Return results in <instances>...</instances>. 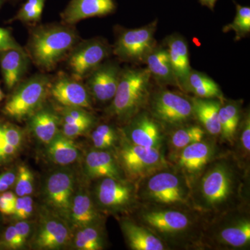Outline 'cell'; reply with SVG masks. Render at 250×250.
<instances>
[{"mask_svg": "<svg viewBox=\"0 0 250 250\" xmlns=\"http://www.w3.org/2000/svg\"><path fill=\"white\" fill-rule=\"evenodd\" d=\"M230 150L237 160L250 169V108L243 111L232 147Z\"/></svg>", "mask_w": 250, "mask_h": 250, "instance_id": "33", "label": "cell"}, {"mask_svg": "<svg viewBox=\"0 0 250 250\" xmlns=\"http://www.w3.org/2000/svg\"><path fill=\"white\" fill-rule=\"evenodd\" d=\"M122 136L130 143L166 153V132L147 109H143L120 126Z\"/></svg>", "mask_w": 250, "mask_h": 250, "instance_id": "13", "label": "cell"}, {"mask_svg": "<svg viewBox=\"0 0 250 250\" xmlns=\"http://www.w3.org/2000/svg\"><path fill=\"white\" fill-rule=\"evenodd\" d=\"M136 186L141 205L193 208L188 181L171 164L141 179Z\"/></svg>", "mask_w": 250, "mask_h": 250, "instance_id": "4", "label": "cell"}, {"mask_svg": "<svg viewBox=\"0 0 250 250\" xmlns=\"http://www.w3.org/2000/svg\"><path fill=\"white\" fill-rule=\"evenodd\" d=\"M227 148L220 143V140L208 136L167 158V160L180 171L190 184Z\"/></svg>", "mask_w": 250, "mask_h": 250, "instance_id": "11", "label": "cell"}, {"mask_svg": "<svg viewBox=\"0 0 250 250\" xmlns=\"http://www.w3.org/2000/svg\"><path fill=\"white\" fill-rule=\"evenodd\" d=\"M169 250H200L207 217L193 208L139 205L131 213Z\"/></svg>", "mask_w": 250, "mask_h": 250, "instance_id": "2", "label": "cell"}, {"mask_svg": "<svg viewBox=\"0 0 250 250\" xmlns=\"http://www.w3.org/2000/svg\"><path fill=\"white\" fill-rule=\"evenodd\" d=\"M34 174L27 166H18L16 174V191L18 197L31 195L34 191Z\"/></svg>", "mask_w": 250, "mask_h": 250, "instance_id": "38", "label": "cell"}, {"mask_svg": "<svg viewBox=\"0 0 250 250\" xmlns=\"http://www.w3.org/2000/svg\"><path fill=\"white\" fill-rule=\"evenodd\" d=\"M29 65L24 49H10L0 52V67L6 88H14L21 82Z\"/></svg>", "mask_w": 250, "mask_h": 250, "instance_id": "23", "label": "cell"}, {"mask_svg": "<svg viewBox=\"0 0 250 250\" xmlns=\"http://www.w3.org/2000/svg\"><path fill=\"white\" fill-rule=\"evenodd\" d=\"M46 155L54 164L66 166L76 162L80 151L73 139L64 136L61 131L47 145Z\"/></svg>", "mask_w": 250, "mask_h": 250, "instance_id": "32", "label": "cell"}, {"mask_svg": "<svg viewBox=\"0 0 250 250\" xmlns=\"http://www.w3.org/2000/svg\"><path fill=\"white\" fill-rule=\"evenodd\" d=\"M77 42L75 30L62 25L36 28L31 34L29 49L31 58L39 65L50 70L73 49Z\"/></svg>", "mask_w": 250, "mask_h": 250, "instance_id": "6", "label": "cell"}, {"mask_svg": "<svg viewBox=\"0 0 250 250\" xmlns=\"http://www.w3.org/2000/svg\"><path fill=\"white\" fill-rule=\"evenodd\" d=\"M121 69L113 62L102 63L88 76L86 88L90 97L100 103H111L116 94Z\"/></svg>", "mask_w": 250, "mask_h": 250, "instance_id": "17", "label": "cell"}, {"mask_svg": "<svg viewBox=\"0 0 250 250\" xmlns=\"http://www.w3.org/2000/svg\"><path fill=\"white\" fill-rule=\"evenodd\" d=\"M116 9L115 0H71L62 18L67 24H73L87 18L107 16Z\"/></svg>", "mask_w": 250, "mask_h": 250, "instance_id": "22", "label": "cell"}, {"mask_svg": "<svg viewBox=\"0 0 250 250\" xmlns=\"http://www.w3.org/2000/svg\"><path fill=\"white\" fill-rule=\"evenodd\" d=\"M144 62L147 64L151 77L161 86L171 85L179 88L166 47L155 46L147 54Z\"/></svg>", "mask_w": 250, "mask_h": 250, "instance_id": "29", "label": "cell"}, {"mask_svg": "<svg viewBox=\"0 0 250 250\" xmlns=\"http://www.w3.org/2000/svg\"><path fill=\"white\" fill-rule=\"evenodd\" d=\"M3 131L5 145L3 148L4 160L10 159L17 153L22 142V131L18 126L11 124H4Z\"/></svg>", "mask_w": 250, "mask_h": 250, "instance_id": "36", "label": "cell"}, {"mask_svg": "<svg viewBox=\"0 0 250 250\" xmlns=\"http://www.w3.org/2000/svg\"><path fill=\"white\" fill-rule=\"evenodd\" d=\"M250 206L207 217L200 250H249Z\"/></svg>", "mask_w": 250, "mask_h": 250, "instance_id": "3", "label": "cell"}, {"mask_svg": "<svg viewBox=\"0 0 250 250\" xmlns=\"http://www.w3.org/2000/svg\"><path fill=\"white\" fill-rule=\"evenodd\" d=\"M61 123L79 122H96V118L83 108L64 106L62 111Z\"/></svg>", "mask_w": 250, "mask_h": 250, "instance_id": "39", "label": "cell"}, {"mask_svg": "<svg viewBox=\"0 0 250 250\" xmlns=\"http://www.w3.org/2000/svg\"><path fill=\"white\" fill-rule=\"evenodd\" d=\"M150 72L146 68L121 70L116 94L105 113L121 126L147 108L152 92Z\"/></svg>", "mask_w": 250, "mask_h": 250, "instance_id": "5", "label": "cell"}, {"mask_svg": "<svg viewBox=\"0 0 250 250\" xmlns=\"http://www.w3.org/2000/svg\"><path fill=\"white\" fill-rule=\"evenodd\" d=\"M121 139L119 127L108 123L98 125L90 134L93 148L100 150L114 151Z\"/></svg>", "mask_w": 250, "mask_h": 250, "instance_id": "34", "label": "cell"}, {"mask_svg": "<svg viewBox=\"0 0 250 250\" xmlns=\"http://www.w3.org/2000/svg\"><path fill=\"white\" fill-rule=\"evenodd\" d=\"M117 219L129 249L169 250L164 242L131 215H121Z\"/></svg>", "mask_w": 250, "mask_h": 250, "instance_id": "19", "label": "cell"}, {"mask_svg": "<svg viewBox=\"0 0 250 250\" xmlns=\"http://www.w3.org/2000/svg\"><path fill=\"white\" fill-rule=\"evenodd\" d=\"M208 135L197 122L179 126L166 134V159L190 146L192 143L205 139Z\"/></svg>", "mask_w": 250, "mask_h": 250, "instance_id": "27", "label": "cell"}, {"mask_svg": "<svg viewBox=\"0 0 250 250\" xmlns=\"http://www.w3.org/2000/svg\"><path fill=\"white\" fill-rule=\"evenodd\" d=\"M61 117L50 108H39L29 118V126L36 139L47 146L59 132Z\"/></svg>", "mask_w": 250, "mask_h": 250, "instance_id": "26", "label": "cell"}, {"mask_svg": "<svg viewBox=\"0 0 250 250\" xmlns=\"http://www.w3.org/2000/svg\"><path fill=\"white\" fill-rule=\"evenodd\" d=\"M16 174L14 171H8L0 174V192L6 191L16 183Z\"/></svg>", "mask_w": 250, "mask_h": 250, "instance_id": "45", "label": "cell"}, {"mask_svg": "<svg viewBox=\"0 0 250 250\" xmlns=\"http://www.w3.org/2000/svg\"><path fill=\"white\" fill-rule=\"evenodd\" d=\"M10 49H22L9 29L0 27V52Z\"/></svg>", "mask_w": 250, "mask_h": 250, "instance_id": "43", "label": "cell"}, {"mask_svg": "<svg viewBox=\"0 0 250 250\" xmlns=\"http://www.w3.org/2000/svg\"><path fill=\"white\" fill-rule=\"evenodd\" d=\"M75 174L69 169L54 170L43 186L44 200L47 208L68 223L70 206L75 194Z\"/></svg>", "mask_w": 250, "mask_h": 250, "instance_id": "14", "label": "cell"}, {"mask_svg": "<svg viewBox=\"0 0 250 250\" xmlns=\"http://www.w3.org/2000/svg\"><path fill=\"white\" fill-rule=\"evenodd\" d=\"M34 201L30 195L17 197L13 215L16 220H27L32 215Z\"/></svg>", "mask_w": 250, "mask_h": 250, "instance_id": "41", "label": "cell"}, {"mask_svg": "<svg viewBox=\"0 0 250 250\" xmlns=\"http://www.w3.org/2000/svg\"><path fill=\"white\" fill-rule=\"evenodd\" d=\"M49 80L44 75H36L24 81L8 99L2 111L17 121L27 119L43 106L49 93Z\"/></svg>", "mask_w": 250, "mask_h": 250, "instance_id": "10", "label": "cell"}, {"mask_svg": "<svg viewBox=\"0 0 250 250\" xmlns=\"http://www.w3.org/2000/svg\"><path fill=\"white\" fill-rule=\"evenodd\" d=\"M114 152L125 178L136 184L145 177L170 165L165 152L133 144L125 139L121 133Z\"/></svg>", "mask_w": 250, "mask_h": 250, "instance_id": "9", "label": "cell"}, {"mask_svg": "<svg viewBox=\"0 0 250 250\" xmlns=\"http://www.w3.org/2000/svg\"><path fill=\"white\" fill-rule=\"evenodd\" d=\"M14 226L21 241L22 242L23 244L25 245L32 230L31 223L26 220H18L17 223L15 224Z\"/></svg>", "mask_w": 250, "mask_h": 250, "instance_id": "44", "label": "cell"}, {"mask_svg": "<svg viewBox=\"0 0 250 250\" xmlns=\"http://www.w3.org/2000/svg\"><path fill=\"white\" fill-rule=\"evenodd\" d=\"M146 109L163 126L166 134L196 122L191 98L164 86L152 90Z\"/></svg>", "mask_w": 250, "mask_h": 250, "instance_id": "8", "label": "cell"}, {"mask_svg": "<svg viewBox=\"0 0 250 250\" xmlns=\"http://www.w3.org/2000/svg\"><path fill=\"white\" fill-rule=\"evenodd\" d=\"M4 98V94L3 93L2 90H1V87H0V102Z\"/></svg>", "mask_w": 250, "mask_h": 250, "instance_id": "49", "label": "cell"}, {"mask_svg": "<svg viewBox=\"0 0 250 250\" xmlns=\"http://www.w3.org/2000/svg\"><path fill=\"white\" fill-rule=\"evenodd\" d=\"M90 191L97 208L104 215L118 218L129 215L140 204L137 196V186L128 179L104 177L94 180Z\"/></svg>", "mask_w": 250, "mask_h": 250, "instance_id": "7", "label": "cell"}, {"mask_svg": "<svg viewBox=\"0 0 250 250\" xmlns=\"http://www.w3.org/2000/svg\"><path fill=\"white\" fill-rule=\"evenodd\" d=\"M0 161H1V159H0Z\"/></svg>", "mask_w": 250, "mask_h": 250, "instance_id": "51", "label": "cell"}, {"mask_svg": "<svg viewBox=\"0 0 250 250\" xmlns=\"http://www.w3.org/2000/svg\"><path fill=\"white\" fill-rule=\"evenodd\" d=\"M72 234V248L78 250H103L106 248V231L104 221L91 224L75 230Z\"/></svg>", "mask_w": 250, "mask_h": 250, "instance_id": "31", "label": "cell"}, {"mask_svg": "<svg viewBox=\"0 0 250 250\" xmlns=\"http://www.w3.org/2000/svg\"><path fill=\"white\" fill-rule=\"evenodd\" d=\"M109 46L100 39L82 42L72 51L67 65L76 80L88 77L109 55Z\"/></svg>", "mask_w": 250, "mask_h": 250, "instance_id": "16", "label": "cell"}, {"mask_svg": "<svg viewBox=\"0 0 250 250\" xmlns=\"http://www.w3.org/2000/svg\"><path fill=\"white\" fill-rule=\"evenodd\" d=\"M105 215L97 208L91 193L85 188H81L74 194L68 224L72 231L77 229L104 221Z\"/></svg>", "mask_w": 250, "mask_h": 250, "instance_id": "21", "label": "cell"}, {"mask_svg": "<svg viewBox=\"0 0 250 250\" xmlns=\"http://www.w3.org/2000/svg\"><path fill=\"white\" fill-rule=\"evenodd\" d=\"M72 234L66 220L45 208L39 215V226L31 244L38 250L62 249L70 244Z\"/></svg>", "mask_w": 250, "mask_h": 250, "instance_id": "15", "label": "cell"}, {"mask_svg": "<svg viewBox=\"0 0 250 250\" xmlns=\"http://www.w3.org/2000/svg\"><path fill=\"white\" fill-rule=\"evenodd\" d=\"M236 5V14L233 22L223 27L224 33L233 31L236 33L235 41H238L246 37L250 32V8L241 6L233 1Z\"/></svg>", "mask_w": 250, "mask_h": 250, "instance_id": "35", "label": "cell"}, {"mask_svg": "<svg viewBox=\"0 0 250 250\" xmlns=\"http://www.w3.org/2000/svg\"><path fill=\"white\" fill-rule=\"evenodd\" d=\"M49 93L63 106L91 109L92 102L86 87L76 79L61 76L49 84Z\"/></svg>", "mask_w": 250, "mask_h": 250, "instance_id": "20", "label": "cell"}, {"mask_svg": "<svg viewBox=\"0 0 250 250\" xmlns=\"http://www.w3.org/2000/svg\"><path fill=\"white\" fill-rule=\"evenodd\" d=\"M1 196L4 197L5 200H6L10 205L12 206L14 208H15V205H16V199H17V196L14 193V192L11 191H4L3 192V193L1 194Z\"/></svg>", "mask_w": 250, "mask_h": 250, "instance_id": "47", "label": "cell"}, {"mask_svg": "<svg viewBox=\"0 0 250 250\" xmlns=\"http://www.w3.org/2000/svg\"><path fill=\"white\" fill-rule=\"evenodd\" d=\"M14 208L0 195V212L4 215H13Z\"/></svg>", "mask_w": 250, "mask_h": 250, "instance_id": "46", "label": "cell"}, {"mask_svg": "<svg viewBox=\"0 0 250 250\" xmlns=\"http://www.w3.org/2000/svg\"><path fill=\"white\" fill-rule=\"evenodd\" d=\"M46 0H27L18 11L14 20L23 22H36L40 21Z\"/></svg>", "mask_w": 250, "mask_h": 250, "instance_id": "37", "label": "cell"}, {"mask_svg": "<svg viewBox=\"0 0 250 250\" xmlns=\"http://www.w3.org/2000/svg\"><path fill=\"white\" fill-rule=\"evenodd\" d=\"M193 208L206 217L250 206V169L229 148L190 184Z\"/></svg>", "mask_w": 250, "mask_h": 250, "instance_id": "1", "label": "cell"}, {"mask_svg": "<svg viewBox=\"0 0 250 250\" xmlns=\"http://www.w3.org/2000/svg\"><path fill=\"white\" fill-rule=\"evenodd\" d=\"M157 20L144 27L125 29L120 33L113 52L124 62H144L148 54L155 47Z\"/></svg>", "mask_w": 250, "mask_h": 250, "instance_id": "12", "label": "cell"}, {"mask_svg": "<svg viewBox=\"0 0 250 250\" xmlns=\"http://www.w3.org/2000/svg\"><path fill=\"white\" fill-rule=\"evenodd\" d=\"M3 243L5 246L13 250L21 249L24 246L21 238L18 236L14 225H11L6 229L4 234Z\"/></svg>", "mask_w": 250, "mask_h": 250, "instance_id": "42", "label": "cell"}, {"mask_svg": "<svg viewBox=\"0 0 250 250\" xmlns=\"http://www.w3.org/2000/svg\"><path fill=\"white\" fill-rule=\"evenodd\" d=\"M195 121L201 125L207 134L220 140V125L219 110L223 100L215 98L190 97Z\"/></svg>", "mask_w": 250, "mask_h": 250, "instance_id": "24", "label": "cell"}, {"mask_svg": "<svg viewBox=\"0 0 250 250\" xmlns=\"http://www.w3.org/2000/svg\"><path fill=\"white\" fill-rule=\"evenodd\" d=\"M242 100H228L222 102L219 110L220 125V141L225 147H232L235 136L243 114Z\"/></svg>", "mask_w": 250, "mask_h": 250, "instance_id": "25", "label": "cell"}, {"mask_svg": "<svg viewBox=\"0 0 250 250\" xmlns=\"http://www.w3.org/2000/svg\"><path fill=\"white\" fill-rule=\"evenodd\" d=\"M96 124V122H79L75 123H61L62 131L64 136L75 139L90 131Z\"/></svg>", "mask_w": 250, "mask_h": 250, "instance_id": "40", "label": "cell"}, {"mask_svg": "<svg viewBox=\"0 0 250 250\" xmlns=\"http://www.w3.org/2000/svg\"><path fill=\"white\" fill-rule=\"evenodd\" d=\"M4 0H0V7H1V5H2L3 2H4Z\"/></svg>", "mask_w": 250, "mask_h": 250, "instance_id": "50", "label": "cell"}, {"mask_svg": "<svg viewBox=\"0 0 250 250\" xmlns=\"http://www.w3.org/2000/svg\"><path fill=\"white\" fill-rule=\"evenodd\" d=\"M83 166L85 177L90 181L104 177L126 179L114 151L92 148L85 156Z\"/></svg>", "mask_w": 250, "mask_h": 250, "instance_id": "18", "label": "cell"}, {"mask_svg": "<svg viewBox=\"0 0 250 250\" xmlns=\"http://www.w3.org/2000/svg\"><path fill=\"white\" fill-rule=\"evenodd\" d=\"M165 43L179 88L180 83L192 70L189 62L188 46L184 38L178 34L167 36Z\"/></svg>", "mask_w": 250, "mask_h": 250, "instance_id": "30", "label": "cell"}, {"mask_svg": "<svg viewBox=\"0 0 250 250\" xmlns=\"http://www.w3.org/2000/svg\"><path fill=\"white\" fill-rule=\"evenodd\" d=\"M198 1L202 6H207V8L213 11L218 0H198Z\"/></svg>", "mask_w": 250, "mask_h": 250, "instance_id": "48", "label": "cell"}, {"mask_svg": "<svg viewBox=\"0 0 250 250\" xmlns=\"http://www.w3.org/2000/svg\"><path fill=\"white\" fill-rule=\"evenodd\" d=\"M179 89L199 98L225 100L223 91L218 83L203 72L191 70L179 85Z\"/></svg>", "mask_w": 250, "mask_h": 250, "instance_id": "28", "label": "cell"}]
</instances>
